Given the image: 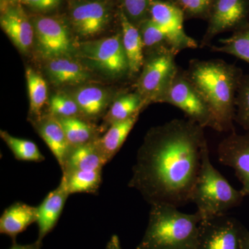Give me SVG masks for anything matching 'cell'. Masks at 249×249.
I'll return each instance as SVG.
<instances>
[{
    "mask_svg": "<svg viewBox=\"0 0 249 249\" xmlns=\"http://www.w3.org/2000/svg\"><path fill=\"white\" fill-rule=\"evenodd\" d=\"M207 145L204 127L188 119L152 127L137 152L129 188L150 205L191 202Z\"/></svg>",
    "mask_w": 249,
    "mask_h": 249,
    "instance_id": "6da1fadb",
    "label": "cell"
},
{
    "mask_svg": "<svg viewBox=\"0 0 249 249\" xmlns=\"http://www.w3.org/2000/svg\"><path fill=\"white\" fill-rule=\"evenodd\" d=\"M185 73L209 106L217 132H234L236 95L242 70L219 59H193Z\"/></svg>",
    "mask_w": 249,
    "mask_h": 249,
    "instance_id": "7a4b0ae2",
    "label": "cell"
},
{
    "mask_svg": "<svg viewBox=\"0 0 249 249\" xmlns=\"http://www.w3.org/2000/svg\"><path fill=\"white\" fill-rule=\"evenodd\" d=\"M201 217L168 204L150 205L148 223L137 249H196Z\"/></svg>",
    "mask_w": 249,
    "mask_h": 249,
    "instance_id": "3957f363",
    "label": "cell"
},
{
    "mask_svg": "<svg viewBox=\"0 0 249 249\" xmlns=\"http://www.w3.org/2000/svg\"><path fill=\"white\" fill-rule=\"evenodd\" d=\"M245 196L236 190L211 163L209 145L203 151L199 175L192 193L191 202L202 220L227 214L240 206ZM201 220V221H202Z\"/></svg>",
    "mask_w": 249,
    "mask_h": 249,
    "instance_id": "277c9868",
    "label": "cell"
},
{
    "mask_svg": "<svg viewBox=\"0 0 249 249\" xmlns=\"http://www.w3.org/2000/svg\"><path fill=\"white\" fill-rule=\"evenodd\" d=\"M178 54L165 50L147 53L145 56L135 88L146 107L151 103H160L168 91L178 70L175 61Z\"/></svg>",
    "mask_w": 249,
    "mask_h": 249,
    "instance_id": "5b68a950",
    "label": "cell"
},
{
    "mask_svg": "<svg viewBox=\"0 0 249 249\" xmlns=\"http://www.w3.org/2000/svg\"><path fill=\"white\" fill-rule=\"evenodd\" d=\"M178 108L189 119L201 127L217 131V124L204 98L190 81L185 70L178 67L168 91L160 100Z\"/></svg>",
    "mask_w": 249,
    "mask_h": 249,
    "instance_id": "8992f818",
    "label": "cell"
},
{
    "mask_svg": "<svg viewBox=\"0 0 249 249\" xmlns=\"http://www.w3.org/2000/svg\"><path fill=\"white\" fill-rule=\"evenodd\" d=\"M249 231L227 214L202 220L196 249H245Z\"/></svg>",
    "mask_w": 249,
    "mask_h": 249,
    "instance_id": "52a82bcc",
    "label": "cell"
},
{
    "mask_svg": "<svg viewBox=\"0 0 249 249\" xmlns=\"http://www.w3.org/2000/svg\"><path fill=\"white\" fill-rule=\"evenodd\" d=\"M82 53L93 66L111 76L119 78L130 75L121 33L101 40L85 42Z\"/></svg>",
    "mask_w": 249,
    "mask_h": 249,
    "instance_id": "ba28073f",
    "label": "cell"
},
{
    "mask_svg": "<svg viewBox=\"0 0 249 249\" xmlns=\"http://www.w3.org/2000/svg\"><path fill=\"white\" fill-rule=\"evenodd\" d=\"M201 39V48L209 47L216 36L231 32L249 24V0H216Z\"/></svg>",
    "mask_w": 249,
    "mask_h": 249,
    "instance_id": "9c48e42d",
    "label": "cell"
},
{
    "mask_svg": "<svg viewBox=\"0 0 249 249\" xmlns=\"http://www.w3.org/2000/svg\"><path fill=\"white\" fill-rule=\"evenodd\" d=\"M149 18L164 33L178 53L185 49L197 48V42L188 35L183 27L182 11L168 0H150Z\"/></svg>",
    "mask_w": 249,
    "mask_h": 249,
    "instance_id": "30bf717a",
    "label": "cell"
},
{
    "mask_svg": "<svg viewBox=\"0 0 249 249\" xmlns=\"http://www.w3.org/2000/svg\"><path fill=\"white\" fill-rule=\"evenodd\" d=\"M217 156L221 163L234 170L242 184L241 191L249 196V132H231L218 145Z\"/></svg>",
    "mask_w": 249,
    "mask_h": 249,
    "instance_id": "8fae6325",
    "label": "cell"
},
{
    "mask_svg": "<svg viewBox=\"0 0 249 249\" xmlns=\"http://www.w3.org/2000/svg\"><path fill=\"white\" fill-rule=\"evenodd\" d=\"M34 31L41 53L52 59L68 56L73 47L66 27L58 19L40 17L34 21Z\"/></svg>",
    "mask_w": 249,
    "mask_h": 249,
    "instance_id": "7c38bea8",
    "label": "cell"
},
{
    "mask_svg": "<svg viewBox=\"0 0 249 249\" xmlns=\"http://www.w3.org/2000/svg\"><path fill=\"white\" fill-rule=\"evenodd\" d=\"M3 30L19 51L27 52L33 45L34 28L19 5L5 9L0 18Z\"/></svg>",
    "mask_w": 249,
    "mask_h": 249,
    "instance_id": "4fadbf2b",
    "label": "cell"
},
{
    "mask_svg": "<svg viewBox=\"0 0 249 249\" xmlns=\"http://www.w3.org/2000/svg\"><path fill=\"white\" fill-rule=\"evenodd\" d=\"M66 185L61 179L60 184L46 196L40 206H37V240L42 241L56 225L61 215L68 196Z\"/></svg>",
    "mask_w": 249,
    "mask_h": 249,
    "instance_id": "5bb4252c",
    "label": "cell"
},
{
    "mask_svg": "<svg viewBox=\"0 0 249 249\" xmlns=\"http://www.w3.org/2000/svg\"><path fill=\"white\" fill-rule=\"evenodd\" d=\"M71 19L75 29L80 35H97L107 24V9L99 1L80 3L72 9Z\"/></svg>",
    "mask_w": 249,
    "mask_h": 249,
    "instance_id": "9a60e30c",
    "label": "cell"
},
{
    "mask_svg": "<svg viewBox=\"0 0 249 249\" xmlns=\"http://www.w3.org/2000/svg\"><path fill=\"white\" fill-rule=\"evenodd\" d=\"M36 127L62 170L71 147L58 119L50 114L40 116L36 120Z\"/></svg>",
    "mask_w": 249,
    "mask_h": 249,
    "instance_id": "2e32d148",
    "label": "cell"
},
{
    "mask_svg": "<svg viewBox=\"0 0 249 249\" xmlns=\"http://www.w3.org/2000/svg\"><path fill=\"white\" fill-rule=\"evenodd\" d=\"M37 207L18 201L4 210L0 217V233L9 236L13 242L33 223L37 222Z\"/></svg>",
    "mask_w": 249,
    "mask_h": 249,
    "instance_id": "e0dca14e",
    "label": "cell"
},
{
    "mask_svg": "<svg viewBox=\"0 0 249 249\" xmlns=\"http://www.w3.org/2000/svg\"><path fill=\"white\" fill-rule=\"evenodd\" d=\"M120 23L123 46L128 60L129 73L134 76L142 71L145 61V52L140 31L129 21L121 9Z\"/></svg>",
    "mask_w": 249,
    "mask_h": 249,
    "instance_id": "ac0fdd59",
    "label": "cell"
},
{
    "mask_svg": "<svg viewBox=\"0 0 249 249\" xmlns=\"http://www.w3.org/2000/svg\"><path fill=\"white\" fill-rule=\"evenodd\" d=\"M97 140L71 147L62 168V173L76 170H103L107 162L98 147Z\"/></svg>",
    "mask_w": 249,
    "mask_h": 249,
    "instance_id": "d6986e66",
    "label": "cell"
},
{
    "mask_svg": "<svg viewBox=\"0 0 249 249\" xmlns=\"http://www.w3.org/2000/svg\"><path fill=\"white\" fill-rule=\"evenodd\" d=\"M139 115L140 113L127 120L111 124L104 135L98 139V147L107 163L121 150L134 124L138 121Z\"/></svg>",
    "mask_w": 249,
    "mask_h": 249,
    "instance_id": "ffe728a7",
    "label": "cell"
},
{
    "mask_svg": "<svg viewBox=\"0 0 249 249\" xmlns=\"http://www.w3.org/2000/svg\"><path fill=\"white\" fill-rule=\"evenodd\" d=\"M47 71L52 81L57 85H78L89 78L84 67L68 56L52 59Z\"/></svg>",
    "mask_w": 249,
    "mask_h": 249,
    "instance_id": "44dd1931",
    "label": "cell"
},
{
    "mask_svg": "<svg viewBox=\"0 0 249 249\" xmlns=\"http://www.w3.org/2000/svg\"><path fill=\"white\" fill-rule=\"evenodd\" d=\"M73 99L83 117L88 119H96L102 115L108 103L107 92L96 86H87L78 89Z\"/></svg>",
    "mask_w": 249,
    "mask_h": 249,
    "instance_id": "7402d4cb",
    "label": "cell"
},
{
    "mask_svg": "<svg viewBox=\"0 0 249 249\" xmlns=\"http://www.w3.org/2000/svg\"><path fill=\"white\" fill-rule=\"evenodd\" d=\"M146 107L142 96L136 91L121 94L111 104L104 121L108 127L111 124L120 122L141 113Z\"/></svg>",
    "mask_w": 249,
    "mask_h": 249,
    "instance_id": "603a6c76",
    "label": "cell"
},
{
    "mask_svg": "<svg viewBox=\"0 0 249 249\" xmlns=\"http://www.w3.org/2000/svg\"><path fill=\"white\" fill-rule=\"evenodd\" d=\"M57 119L61 124L71 148L96 142L100 138L97 137V131L94 126L83 118Z\"/></svg>",
    "mask_w": 249,
    "mask_h": 249,
    "instance_id": "cb8c5ba5",
    "label": "cell"
},
{
    "mask_svg": "<svg viewBox=\"0 0 249 249\" xmlns=\"http://www.w3.org/2000/svg\"><path fill=\"white\" fill-rule=\"evenodd\" d=\"M103 170H76L62 173L69 194L89 193L96 194L102 183Z\"/></svg>",
    "mask_w": 249,
    "mask_h": 249,
    "instance_id": "d4e9b609",
    "label": "cell"
},
{
    "mask_svg": "<svg viewBox=\"0 0 249 249\" xmlns=\"http://www.w3.org/2000/svg\"><path fill=\"white\" fill-rule=\"evenodd\" d=\"M220 46H212L211 51L233 55L249 63V24L219 40Z\"/></svg>",
    "mask_w": 249,
    "mask_h": 249,
    "instance_id": "484cf974",
    "label": "cell"
},
{
    "mask_svg": "<svg viewBox=\"0 0 249 249\" xmlns=\"http://www.w3.org/2000/svg\"><path fill=\"white\" fill-rule=\"evenodd\" d=\"M0 135L16 160L21 161L36 163L45 160V157L35 142L26 139L17 138L5 131L1 130Z\"/></svg>",
    "mask_w": 249,
    "mask_h": 249,
    "instance_id": "4316f807",
    "label": "cell"
},
{
    "mask_svg": "<svg viewBox=\"0 0 249 249\" xmlns=\"http://www.w3.org/2000/svg\"><path fill=\"white\" fill-rule=\"evenodd\" d=\"M28 91L30 101V111L36 119L40 117L41 111L47 100V85L42 76L33 69L26 71Z\"/></svg>",
    "mask_w": 249,
    "mask_h": 249,
    "instance_id": "83f0119b",
    "label": "cell"
},
{
    "mask_svg": "<svg viewBox=\"0 0 249 249\" xmlns=\"http://www.w3.org/2000/svg\"><path fill=\"white\" fill-rule=\"evenodd\" d=\"M138 28L142 35L144 52L147 53L165 50L177 52L170 45L164 33L150 18L141 23Z\"/></svg>",
    "mask_w": 249,
    "mask_h": 249,
    "instance_id": "f1b7e54d",
    "label": "cell"
},
{
    "mask_svg": "<svg viewBox=\"0 0 249 249\" xmlns=\"http://www.w3.org/2000/svg\"><path fill=\"white\" fill-rule=\"evenodd\" d=\"M182 11L185 19L208 20L216 0H168Z\"/></svg>",
    "mask_w": 249,
    "mask_h": 249,
    "instance_id": "f546056e",
    "label": "cell"
},
{
    "mask_svg": "<svg viewBox=\"0 0 249 249\" xmlns=\"http://www.w3.org/2000/svg\"><path fill=\"white\" fill-rule=\"evenodd\" d=\"M235 122L249 132V73L244 74L235 100Z\"/></svg>",
    "mask_w": 249,
    "mask_h": 249,
    "instance_id": "4dcf8cb0",
    "label": "cell"
},
{
    "mask_svg": "<svg viewBox=\"0 0 249 249\" xmlns=\"http://www.w3.org/2000/svg\"><path fill=\"white\" fill-rule=\"evenodd\" d=\"M49 114L56 118H82L80 116L82 114L76 101L73 98L62 93L53 95L51 98Z\"/></svg>",
    "mask_w": 249,
    "mask_h": 249,
    "instance_id": "1f68e13d",
    "label": "cell"
},
{
    "mask_svg": "<svg viewBox=\"0 0 249 249\" xmlns=\"http://www.w3.org/2000/svg\"><path fill=\"white\" fill-rule=\"evenodd\" d=\"M150 0H122V11L137 27L149 18Z\"/></svg>",
    "mask_w": 249,
    "mask_h": 249,
    "instance_id": "d6a6232c",
    "label": "cell"
},
{
    "mask_svg": "<svg viewBox=\"0 0 249 249\" xmlns=\"http://www.w3.org/2000/svg\"><path fill=\"white\" fill-rule=\"evenodd\" d=\"M24 3L37 9L47 11L57 7L60 0H22Z\"/></svg>",
    "mask_w": 249,
    "mask_h": 249,
    "instance_id": "836d02e7",
    "label": "cell"
},
{
    "mask_svg": "<svg viewBox=\"0 0 249 249\" xmlns=\"http://www.w3.org/2000/svg\"><path fill=\"white\" fill-rule=\"evenodd\" d=\"M42 242L40 240H36L34 243L29 245H19L16 242H14L11 248L9 249H42Z\"/></svg>",
    "mask_w": 249,
    "mask_h": 249,
    "instance_id": "e575fe53",
    "label": "cell"
},
{
    "mask_svg": "<svg viewBox=\"0 0 249 249\" xmlns=\"http://www.w3.org/2000/svg\"><path fill=\"white\" fill-rule=\"evenodd\" d=\"M106 249H123L121 245L119 237L116 235H111L110 239L108 241Z\"/></svg>",
    "mask_w": 249,
    "mask_h": 249,
    "instance_id": "d590c367",
    "label": "cell"
},
{
    "mask_svg": "<svg viewBox=\"0 0 249 249\" xmlns=\"http://www.w3.org/2000/svg\"><path fill=\"white\" fill-rule=\"evenodd\" d=\"M245 249H249V235L248 240H247V245H246Z\"/></svg>",
    "mask_w": 249,
    "mask_h": 249,
    "instance_id": "8d00e7d4",
    "label": "cell"
}]
</instances>
